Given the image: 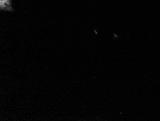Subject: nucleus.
Here are the masks:
<instances>
[{"mask_svg":"<svg viewBox=\"0 0 160 121\" xmlns=\"http://www.w3.org/2000/svg\"><path fill=\"white\" fill-rule=\"evenodd\" d=\"M0 9L1 10L13 11L11 0H0Z\"/></svg>","mask_w":160,"mask_h":121,"instance_id":"obj_1","label":"nucleus"}]
</instances>
